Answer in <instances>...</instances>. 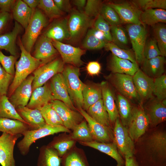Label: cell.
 Instances as JSON below:
<instances>
[{
	"instance_id": "1",
	"label": "cell",
	"mask_w": 166,
	"mask_h": 166,
	"mask_svg": "<svg viewBox=\"0 0 166 166\" xmlns=\"http://www.w3.org/2000/svg\"><path fill=\"white\" fill-rule=\"evenodd\" d=\"M142 152L134 156L139 166H166V133L156 130L145 137Z\"/></svg>"
},
{
	"instance_id": "2",
	"label": "cell",
	"mask_w": 166,
	"mask_h": 166,
	"mask_svg": "<svg viewBox=\"0 0 166 166\" xmlns=\"http://www.w3.org/2000/svg\"><path fill=\"white\" fill-rule=\"evenodd\" d=\"M19 46L21 54L19 60L15 63L16 71L14 79L9 89L10 96L16 88L31 73L43 65L42 62L31 55L24 48L21 41Z\"/></svg>"
},
{
	"instance_id": "3",
	"label": "cell",
	"mask_w": 166,
	"mask_h": 166,
	"mask_svg": "<svg viewBox=\"0 0 166 166\" xmlns=\"http://www.w3.org/2000/svg\"><path fill=\"white\" fill-rule=\"evenodd\" d=\"M70 99L78 110L83 106L82 93L85 85L80 79L79 67L69 65L64 66L61 73Z\"/></svg>"
},
{
	"instance_id": "4",
	"label": "cell",
	"mask_w": 166,
	"mask_h": 166,
	"mask_svg": "<svg viewBox=\"0 0 166 166\" xmlns=\"http://www.w3.org/2000/svg\"><path fill=\"white\" fill-rule=\"evenodd\" d=\"M71 130L63 125L53 126L46 124L38 129L29 130L24 132L23 137L17 144V147L23 156L27 155L29 152L30 147L37 140L46 136L60 132L70 133Z\"/></svg>"
},
{
	"instance_id": "5",
	"label": "cell",
	"mask_w": 166,
	"mask_h": 166,
	"mask_svg": "<svg viewBox=\"0 0 166 166\" xmlns=\"http://www.w3.org/2000/svg\"><path fill=\"white\" fill-rule=\"evenodd\" d=\"M47 23V19L43 13L40 10H34L21 42L27 52L30 53L42 30Z\"/></svg>"
},
{
	"instance_id": "6",
	"label": "cell",
	"mask_w": 166,
	"mask_h": 166,
	"mask_svg": "<svg viewBox=\"0 0 166 166\" xmlns=\"http://www.w3.org/2000/svg\"><path fill=\"white\" fill-rule=\"evenodd\" d=\"M113 132V142L121 155L124 158L134 156L135 153L134 142L130 136L127 128L122 125L119 117L114 123Z\"/></svg>"
},
{
	"instance_id": "7",
	"label": "cell",
	"mask_w": 166,
	"mask_h": 166,
	"mask_svg": "<svg viewBox=\"0 0 166 166\" xmlns=\"http://www.w3.org/2000/svg\"><path fill=\"white\" fill-rule=\"evenodd\" d=\"M149 126V119L143 107L141 105L133 107L127 128L133 140L137 141L144 135Z\"/></svg>"
},
{
	"instance_id": "8",
	"label": "cell",
	"mask_w": 166,
	"mask_h": 166,
	"mask_svg": "<svg viewBox=\"0 0 166 166\" xmlns=\"http://www.w3.org/2000/svg\"><path fill=\"white\" fill-rule=\"evenodd\" d=\"M126 30L129 38L136 61L141 64L144 59L143 51L147 40V31L143 24H128Z\"/></svg>"
},
{
	"instance_id": "9",
	"label": "cell",
	"mask_w": 166,
	"mask_h": 166,
	"mask_svg": "<svg viewBox=\"0 0 166 166\" xmlns=\"http://www.w3.org/2000/svg\"><path fill=\"white\" fill-rule=\"evenodd\" d=\"M64 64L61 59L55 58L35 70L33 72L32 91L44 85L56 74L61 73L64 68Z\"/></svg>"
},
{
	"instance_id": "10",
	"label": "cell",
	"mask_w": 166,
	"mask_h": 166,
	"mask_svg": "<svg viewBox=\"0 0 166 166\" xmlns=\"http://www.w3.org/2000/svg\"><path fill=\"white\" fill-rule=\"evenodd\" d=\"M132 77L126 74L111 73L105 76V78L119 93L128 99H133L138 97Z\"/></svg>"
},
{
	"instance_id": "11",
	"label": "cell",
	"mask_w": 166,
	"mask_h": 166,
	"mask_svg": "<svg viewBox=\"0 0 166 166\" xmlns=\"http://www.w3.org/2000/svg\"><path fill=\"white\" fill-rule=\"evenodd\" d=\"M91 23L90 18L84 12H73L68 22L70 35L69 40L73 42L79 41L84 35Z\"/></svg>"
},
{
	"instance_id": "12",
	"label": "cell",
	"mask_w": 166,
	"mask_h": 166,
	"mask_svg": "<svg viewBox=\"0 0 166 166\" xmlns=\"http://www.w3.org/2000/svg\"><path fill=\"white\" fill-rule=\"evenodd\" d=\"M51 103L61 120L63 125L69 129L72 130L84 120L83 116L78 111L72 109L63 102L55 100Z\"/></svg>"
},
{
	"instance_id": "13",
	"label": "cell",
	"mask_w": 166,
	"mask_h": 166,
	"mask_svg": "<svg viewBox=\"0 0 166 166\" xmlns=\"http://www.w3.org/2000/svg\"><path fill=\"white\" fill-rule=\"evenodd\" d=\"M52 43L60 54L64 63H68L78 67L83 64L81 57L85 54V50L55 40H52Z\"/></svg>"
},
{
	"instance_id": "14",
	"label": "cell",
	"mask_w": 166,
	"mask_h": 166,
	"mask_svg": "<svg viewBox=\"0 0 166 166\" xmlns=\"http://www.w3.org/2000/svg\"><path fill=\"white\" fill-rule=\"evenodd\" d=\"M21 135H13L2 132L0 136V164L2 166H15L14 148Z\"/></svg>"
},
{
	"instance_id": "15",
	"label": "cell",
	"mask_w": 166,
	"mask_h": 166,
	"mask_svg": "<svg viewBox=\"0 0 166 166\" xmlns=\"http://www.w3.org/2000/svg\"><path fill=\"white\" fill-rule=\"evenodd\" d=\"M78 111L86 121L93 140L108 143L113 141V132L112 128L96 121L82 108Z\"/></svg>"
},
{
	"instance_id": "16",
	"label": "cell",
	"mask_w": 166,
	"mask_h": 166,
	"mask_svg": "<svg viewBox=\"0 0 166 166\" xmlns=\"http://www.w3.org/2000/svg\"><path fill=\"white\" fill-rule=\"evenodd\" d=\"M108 4L117 12L122 23L136 25L142 24L140 18L142 11L132 3L124 2Z\"/></svg>"
},
{
	"instance_id": "17",
	"label": "cell",
	"mask_w": 166,
	"mask_h": 166,
	"mask_svg": "<svg viewBox=\"0 0 166 166\" xmlns=\"http://www.w3.org/2000/svg\"><path fill=\"white\" fill-rule=\"evenodd\" d=\"M33 79V76H29L10 96L9 100L15 108L20 106H26L28 105L32 93Z\"/></svg>"
},
{
	"instance_id": "18",
	"label": "cell",
	"mask_w": 166,
	"mask_h": 166,
	"mask_svg": "<svg viewBox=\"0 0 166 166\" xmlns=\"http://www.w3.org/2000/svg\"><path fill=\"white\" fill-rule=\"evenodd\" d=\"M151 100L143 108L149 118V125L155 127L166 121V100Z\"/></svg>"
},
{
	"instance_id": "19",
	"label": "cell",
	"mask_w": 166,
	"mask_h": 166,
	"mask_svg": "<svg viewBox=\"0 0 166 166\" xmlns=\"http://www.w3.org/2000/svg\"><path fill=\"white\" fill-rule=\"evenodd\" d=\"M138 97L142 101L152 98L154 79L149 77L140 69L132 77Z\"/></svg>"
},
{
	"instance_id": "20",
	"label": "cell",
	"mask_w": 166,
	"mask_h": 166,
	"mask_svg": "<svg viewBox=\"0 0 166 166\" xmlns=\"http://www.w3.org/2000/svg\"><path fill=\"white\" fill-rule=\"evenodd\" d=\"M50 79V85L54 100L60 101L72 109L78 111L70 99L62 73L56 74Z\"/></svg>"
},
{
	"instance_id": "21",
	"label": "cell",
	"mask_w": 166,
	"mask_h": 166,
	"mask_svg": "<svg viewBox=\"0 0 166 166\" xmlns=\"http://www.w3.org/2000/svg\"><path fill=\"white\" fill-rule=\"evenodd\" d=\"M58 53L53 45L52 40L42 35L36 44L34 57L44 65L54 59Z\"/></svg>"
},
{
	"instance_id": "22",
	"label": "cell",
	"mask_w": 166,
	"mask_h": 166,
	"mask_svg": "<svg viewBox=\"0 0 166 166\" xmlns=\"http://www.w3.org/2000/svg\"><path fill=\"white\" fill-rule=\"evenodd\" d=\"M53 100L50 83H46L32 91L29 101L26 106L31 109H38Z\"/></svg>"
},
{
	"instance_id": "23",
	"label": "cell",
	"mask_w": 166,
	"mask_h": 166,
	"mask_svg": "<svg viewBox=\"0 0 166 166\" xmlns=\"http://www.w3.org/2000/svg\"><path fill=\"white\" fill-rule=\"evenodd\" d=\"M100 85L104 107L108 113L112 125H114L116 119L119 117L114 94L107 81H102Z\"/></svg>"
},
{
	"instance_id": "24",
	"label": "cell",
	"mask_w": 166,
	"mask_h": 166,
	"mask_svg": "<svg viewBox=\"0 0 166 166\" xmlns=\"http://www.w3.org/2000/svg\"><path fill=\"white\" fill-rule=\"evenodd\" d=\"M16 109L20 117L29 126L30 130L38 129L46 124L39 110L21 106Z\"/></svg>"
},
{
	"instance_id": "25",
	"label": "cell",
	"mask_w": 166,
	"mask_h": 166,
	"mask_svg": "<svg viewBox=\"0 0 166 166\" xmlns=\"http://www.w3.org/2000/svg\"><path fill=\"white\" fill-rule=\"evenodd\" d=\"M79 143L82 145L94 148L109 156L116 160L117 163V166L125 165V160L119 153L113 141L108 143L93 140L89 142H80Z\"/></svg>"
},
{
	"instance_id": "26",
	"label": "cell",
	"mask_w": 166,
	"mask_h": 166,
	"mask_svg": "<svg viewBox=\"0 0 166 166\" xmlns=\"http://www.w3.org/2000/svg\"><path fill=\"white\" fill-rule=\"evenodd\" d=\"M109 68L112 73L126 74L133 76L140 69L138 64L119 58L112 54Z\"/></svg>"
},
{
	"instance_id": "27",
	"label": "cell",
	"mask_w": 166,
	"mask_h": 166,
	"mask_svg": "<svg viewBox=\"0 0 166 166\" xmlns=\"http://www.w3.org/2000/svg\"><path fill=\"white\" fill-rule=\"evenodd\" d=\"M165 63V57L162 56L149 59H144L141 64V70L146 75L154 79L164 73Z\"/></svg>"
},
{
	"instance_id": "28",
	"label": "cell",
	"mask_w": 166,
	"mask_h": 166,
	"mask_svg": "<svg viewBox=\"0 0 166 166\" xmlns=\"http://www.w3.org/2000/svg\"><path fill=\"white\" fill-rule=\"evenodd\" d=\"M68 22L66 18L55 22L46 30L43 35L52 40L61 42L63 40L69 39L70 35Z\"/></svg>"
},
{
	"instance_id": "29",
	"label": "cell",
	"mask_w": 166,
	"mask_h": 166,
	"mask_svg": "<svg viewBox=\"0 0 166 166\" xmlns=\"http://www.w3.org/2000/svg\"><path fill=\"white\" fill-rule=\"evenodd\" d=\"M62 166H90L84 150L76 145L62 157Z\"/></svg>"
},
{
	"instance_id": "30",
	"label": "cell",
	"mask_w": 166,
	"mask_h": 166,
	"mask_svg": "<svg viewBox=\"0 0 166 166\" xmlns=\"http://www.w3.org/2000/svg\"><path fill=\"white\" fill-rule=\"evenodd\" d=\"M82 94L83 98L82 109L87 111L90 106L102 99L100 84L90 83L85 84Z\"/></svg>"
},
{
	"instance_id": "31",
	"label": "cell",
	"mask_w": 166,
	"mask_h": 166,
	"mask_svg": "<svg viewBox=\"0 0 166 166\" xmlns=\"http://www.w3.org/2000/svg\"><path fill=\"white\" fill-rule=\"evenodd\" d=\"M77 141L70 134L64 132L55 136L47 145L56 150L59 156L62 158L66 153L76 145Z\"/></svg>"
},
{
	"instance_id": "32",
	"label": "cell",
	"mask_w": 166,
	"mask_h": 166,
	"mask_svg": "<svg viewBox=\"0 0 166 166\" xmlns=\"http://www.w3.org/2000/svg\"><path fill=\"white\" fill-rule=\"evenodd\" d=\"M62 158L57 151L47 145H44L39 149L37 166H60Z\"/></svg>"
},
{
	"instance_id": "33",
	"label": "cell",
	"mask_w": 166,
	"mask_h": 166,
	"mask_svg": "<svg viewBox=\"0 0 166 166\" xmlns=\"http://www.w3.org/2000/svg\"><path fill=\"white\" fill-rule=\"evenodd\" d=\"M21 30V25L15 21L11 31L0 35V49H5L12 55L16 56L17 50L15 42L17 37Z\"/></svg>"
},
{
	"instance_id": "34",
	"label": "cell",
	"mask_w": 166,
	"mask_h": 166,
	"mask_svg": "<svg viewBox=\"0 0 166 166\" xmlns=\"http://www.w3.org/2000/svg\"><path fill=\"white\" fill-rule=\"evenodd\" d=\"M14 19L25 29L31 18L33 10L23 1L16 2L12 10Z\"/></svg>"
},
{
	"instance_id": "35",
	"label": "cell",
	"mask_w": 166,
	"mask_h": 166,
	"mask_svg": "<svg viewBox=\"0 0 166 166\" xmlns=\"http://www.w3.org/2000/svg\"><path fill=\"white\" fill-rule=\"evenodd\" d=\"M30 130L27 124L20 121L6 118H0V132L13 135H22Z\"/></svg>"
},
{
	"instance_id": "36",
	"label": "cell",
	"mask_w": 166,
	"mask_h": 166,
	"mask_svg": "<svg viewBox=\"0 0 166 166\" xmlns=\"http://www.w3.org/2000/svg\"><path fill=\"white\" fill-rule=\"evenodd\" d=\"M86 112L96 121L112 128V125L108 113L104 107L102 99L90 106Z\"/></svg>"
},
{
	"instance_id": "37",
	"label": "cell",
	"mask_w": 166,
	"mask_h": 166,
	"mask_svg": "<svg viewBox=\"0 0 166 166\" xmlns=\"http://www.w3.org/2000/svg\"><path fill=\"white\" fill-rule=\"evenodd\" d=\"M141 23L153 26L159 23H166V11L160 9H151L142 11L140 16Z\"/></svg>"
},
{
	"instance_id": "38",
	"label": "cell",
	"mask_w": 166,
	"mask_h": 166,
	"mask_svg": "<svg viewBox=\"0 0 166 166\" xmlns=\"http://www.w3.org/2000/svg\"><path fill=\"white\" fill-rule=\"evenodd\" d=\"M115 102L121 122L127 128L133 107L128 99L119 93L117 96Z\"/></svg>"
},
{
	"instance_id": "39",
	"label": "cell",
	"mask_w": 166,
	"mask_h": 166,
	"mask_svg": "<svg viewBox=\"0 0 166 166\" xmlns=\"http://www.w3.org/2000/svg\"><path fill=\"white\" fill-rule=\"evenodd\" d=\"M0 117L17 120L26 123L18 114L6 95L0 96Z\"/></svg>"
},
{
	"instance_id": "40",
	"label": "cell",
	"mask_w": 166,
	"mask_h": 166,
	"mask_svg": "<svg viewBox=\"0 0 166 166\" xmlns=\"http://www.w3.org/2000/svg\"><path fill=\"white\" fill-rule=\"evenodd\" d=\"M70 134L76 141L89 142L93 140L86 121L84 119L75 126Z\"/></svg>"
},
{
	"instance_id": "41",
	"label": "cell",
	"mask_w": 166,
	"mask_h": 166,
	"mask_svg": "<svg viewBox=\"0 0 166 166\" xmlns=\"http://www.w3.org/2000/svg\"><path fill=\"white\" fill-rule=\"evenodd\" d=\"M38 109L40 111L46 124L53 126L63 125L61 120L53 108L51 102L45 105Z\"/></svg>"
},
{
	"instance_id": "42",
	"label": "cell",
	"mask_w": 166,
	"mask_h": 166,
	"mask_svg": "<svg viewBox=\"0 0 166 166\" xmlns=\"http://www.w3.org/2000/svg\"><path fill=\"white\" fill-rule=\"evenodd\" d=\"M112 42L121 48L128 49V40L124 30L120 26H110Z\"/></svg>"
},
{
	"instance_id": "43",
	"label": "cell",
	"mask_w": 166,
	"mask_h": 166,
	"mask_svg": "<svg viewBox=\"0 0 166 166\" xmlns=\"http://www.w3.org/2000/svg\"><path fill=\"white\" fill-rule=\"evenodd\" d=\"M153 30L159 49L162 56H166V27L163 23H158L153 26Z\"/></svg>"
},
{
	"instance_id": "44",
	"label": "cell",
	"mask_w": 166,
	"mask_h": 166,
	"mask_svg": "<svg viewBox=\"0 0 166 166\" xmlns=\"http://www.w3.org/2000/svg\"><path fill=\"white\" fill-rule=\"evenodd\" d=\"M105 48L106 50L111 51L112 54L119 58L127 59L133 63H137L133 51L130 49L121 48L113 42H107Z\"/></svg>"
},
{
	"instance_id": "45",
	"label": "cell",
	"mask_w": 166,
	"mask_h": 166,
	"mask_svg": "<svg viewBox=\"0 0 166 166\" xmlns=\"http://www.w3.org/2000/svg\"><path fill=\"white\" fill-rule=\"evenodd\" d=\"M107 42L98 38L94 34L93 29L89 30L82 43L85 49H98L105 47Z\"/></svg>"
},
{
	"instance_id": "46",
	"label": "cell",
	"mask_w": 166,
	"mask_h": 166,
	"mask_svg": "<svg viewBox=\"0 0 166 166\" xmlns=\"http://www.w3.org/2000/svg\"><path fill=\"white\" fill-rule=\"evenodd\" d=\"M100 14L110 26H120L122 22L116 10L108 4H103Z\"/></svg>"
},
{
	"instance_id": "47",
	"label": "cell",
	"mask_w": 166,
	"mask_h": 166,
	"mask_svg": "<svg viewBox=\"0 0 166 166\" xmlns=\"http://www.w3.org/2000/svg\"><path fill=\"white\" fill-rule=\"evenodd\" d=\"M38 6L51 19L59 18L62 14V12L57 7L53 0H40Z\"/></svg>"
},
{
	"instance_id": "48",
	"label": "cell",
	"mask_w": 166,
	"mask_h": 166,
	"mask_svg": "<svg viewBox=\"0 0 166 166\" xmlns=\"http://www.w3.org/2000/svg\"><path fill=\"white\" fill-rule=\"evenodd\" d=\"M132 3L140 10L144 11L151 9H166V0H137Z\"/></svg>"
},
{
	"instance_id": "49",
	"label": "cell",
	"mask_w": 166,
	"mask_h": 166,
	"mask_svg": "<svg viewBox=\"0 0 166 166\" xmlns=\"http://www.w3.org/2000/svg\"><path fill=\"white\" fill-rule=\"evenodd\" d=\"M160 56L162 55L155 38H151L147 40L143 51L144 59H149Z\"/></svg>"
},
{
	"instance_id": "50",
	"label": "cell",
	"mask_w": 166,
	"mask_h": 166,
	"mask_svg": "<svg viewBox=\"0 0 166 166\" xmlns=\"http://www.w3.org/2000/svg\"><path fill=\"white\" fill-rule=\"evenodd\" d=\"M153 94L162 101L166 98V75L165 73L154 79Z\"/></svg>"
},
{
	"instance_id": "51",
	"label": "cell",
	"mask_w": 166,
	"mask_h": 166,
	"mask_svg": "<svg viewBox=\"0 0 166 166\" xmlns=\"http://www.w3.org/2000/svg\"><path fill=\"white\" fill-rule=\"evenodd\" d=\"M94 26L95 29L103 34L106 41L112 42L110 26L100 14L97 17Z\"/></svg>"
},
{
	"instance_id": "52",
	"label": "cell",
	"mask_w": 166,
	"mask_h": 166,
	"mask_svg": "<svg viewBox=\"0 0 166 166\" xmlns=\"http://www.w3.org/2000/svg\"><path fill=\"white\" fill-rule=\"evenodd\" d=\"M103 4L99 0H88L84 8V13L90 18L97 17L100 14Z\"/></svg>"
},
{
	"instance_id": "53",
	"label": "cell",
	"mask_w": 166,
	"mask_h": 166,
	"mask_svg": "<svg viewBox=\"0 0 166 166\" xmlns=\"http://www.w3.org/2000/svg\"><path fill=\"white\" fill-rule=\"evenodd\" d=\"M16 59V56H6L0 51V64L8 73L12 75L15 73L14 65Z\"/></svg>"
},
{
	"instance_id": "54",
	"label": "cell",
	"mask_w": 166,
	"mask_h": 166,
	"mask_svg": "<svg viewBox=\"0 0 166 166\" xmlns=\"http://www.w3.org/2000/svg\"><path fill=\"white\" fill-rule=\"evenodd\" d=\"M13 75L8 73L0 64V96L6 95Z\"/></svg>"
},
{
	"instance_id": "55",
	"label": "cell",
	"mask_w": 166,
	"mask_h": 166,
	"mask_svg": "<svg viewBox=\"0 0 166 166\" xmlns=\"http://www.w3.org/2000/svg\"><path fill=\"white\" fill-rule=\"evenodd\" d=\"M101 69L100 64L96 61L90 62L86 66L88 73L92 76L98 75L100 72Z\"/></svg>"
},
{
	"instance_id": "56",
	"label": "cell",
	"mask_w": 166,
	"mask_h": 166,
	"mask_svg": "<svg viewBox=\"0 0 166 166\" xmlns=\"http://www.w3.org/2000/svg\"><path fill=\"white\" fill-rule=\"evenodd\" d=\"M10 18L8 12L0 11V35L6 29Z\"/></svg>"
},
{
	"instance_id": "57",
	"label": "cell",
	"mask_w": 166,
	"mask_h": 166,
	"mask_svg": "<svg viewBox=\"0 0 166 166\" xmlns=\"http://www.w3.org/2000/svg\"><path fill=\"white\" fill-rule=\"evenodd\" d=\"M15 2L14 0H0V11L9 13L12 10Z\"/></svg>"
},
{
	"instance_id": "58",
	"label": "cell",
	"mask_w": 166,
	"mask_h": 166,
	"mask_svg": "<svg viewBox=\"0 0 166 166\" xmlns=\"http://www.w3.org/2000/svg\"><path fill=\"white\" fill-rule=\"evenodd\" d=\"M55 4L62 12H68L70 8L69 1L68 0H54Z\"/></svg>"
},
{
	"instance_id": "59",
	"label": "cell",
	"mask_w": 166,
	"mask_h": 166,
	"mask_svg": "<svg viewBox=\"0 0 166 166\" xmlns=\"http://www.w3.org/2000/svg\"><path fill=\"white\" fill-rule=\"evenodd\" d=\"M125 159V166H139L134 156L131 157H126Z\"/></svg>"
},
{
	"instance_id": "60",
	"label": "cell",
	"mask_w": 166,
	"mask_h": 166,
	"mask_svg": "<svg viewBox=\"0 0 166 166\" xmlns=\"http://www.w3.org/2000/svg\"><path fill=\"white\" fill-rule=\"evenodd\" d=\"M23 1L33 10L38 6L39 2V0H24Z\"/></svg>"
},
{
	"instance_id": "61",
	"label": "cell",
	"mask_w": 166,
	"mask_h": 166,
	"mask_svg": "<svg viewBox=\"0 0 166 166\" xmlns=\"http://www.w3.org/2000/svg\"><path fill=\"white\" fill-rule=\"evenodd\" d=\"M73 4L76 6L78 9L80 10H82L85 8L86 1L85 0H75L73 1Z\"/></svg>"
},
{
	"instance_id": "62",
	"label": "cell",
	"mask_w": 166,
	"mask_h": 166,
	"mask_svg": "<svg viewBox=\"0 0 166 166\" xmlns=\"http://www.w3.org/2000/svg\"><path fill=\"white\" fill-rule=\"evenodd\" d=\"M124 166V165H123V166Z\"/></svg>"
}]
</instances>
